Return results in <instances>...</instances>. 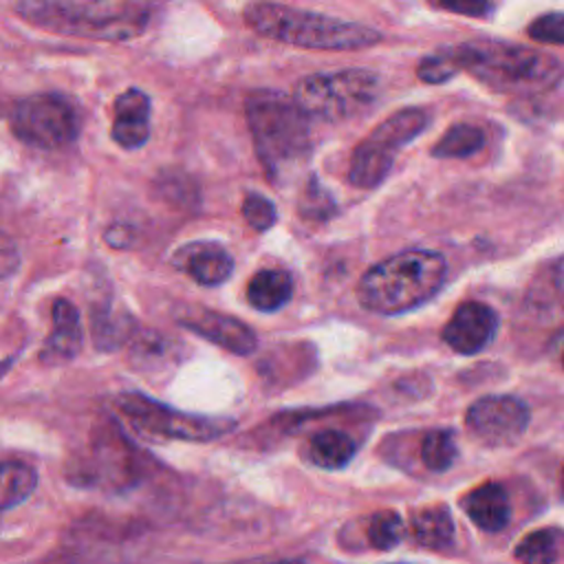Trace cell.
<instances>
[{"instance_id": "18", "label": "cell", "mask_w": 564, "mask_h": 564, "mask_svg": "<svg viewBox=\"0 0 564 564\" xmlns=\"http://www.w3.org/2000/svg\"><path fill=\"white\" fill-rule=\"evenodd\" d=\"M137 333V322L126 308L112 306L108 300L95 304L90 315V335L97 350H119Z\"/></svg>"}, {"instance_id": "24", "label": "cell", "mask_w": 564, "mask_h": 564, "mask_svg": "<svg viewBox=\"0 0 564 564\" xmlns=\"http://www.w3.org/2000/svg\"><path fill=\"white\" fill-rule=\"evenodd\" d=\"M458 456L456 438L449 430H432L421 441V460L432 471H447Z\"/></svg>"}, {"instance_id": "34", "label": "cell", "mask_w": 564, "mask_h": 564, "mask_svg": "<svg viewBox=\"0 0 564 564\" xmlns=\"http://www.w3.org/2000/svg\"><path fill=\"white\" fill-rule=\"evenodd\" d=\"M231 564H304L302 560H273V557H258V560H245V562H231Z\"/></svg>"}, {"instance_id": "17", "label": "cell", "mask_w": 564, "mask_h": 564, "mask_svg": "<svg viewBox=\"0 0 564 564\" xmlns=\"http://www.w3.org/2000/svg\"><path fill=\"white\" fill-rule=\"evenodd\" d=\"M463 511L482 531H502L511 520L507 489L498 482H485L463 498Z\"/></svg>"}, {"instance_id": "26", "label": "cell", "mask_w": 564, "mask_h": 564, "mask_svg": "<svg viewBox=\"0 0 564 564\" xmlns=\"http://www.w3.org/2000/svg\"><path fill=\"white\" fill-rule=\"evenodd\" d=\"M366 535L368 542L379 549V551H390L397 544H401L403 535H405V522L403 518L392 511V509H383L370 516L368 527H366Z\"/></svg>"}, {"instance_id": "19", "label": "cell", "mask_w": 564, "mask_h": 564, "mask_svg": "<svg viewBox=\"0 0 564 564\" xmlns=\"http://www.w3.org/2000/svg\"><path fill=\"white\" fill-rule=\"evenodd\" d=\"M293 295V280L282 269H262L247 284V302L262 311L273 313L282 308Z\"/></svg>"}, {"instance_id": "11", "label": "cell", "mask_w": 564, "mask_h": 564, "mask_svg": "<svg viewBox=\"0 0 564 564\" xmlns=\"http://www.w3.org/2000/svg\"><path fill=\"white\" fill-rule=\"evenodd\" d=\"M178 324L198 337L234 352V355H251L258 346L256 333L240 322L238 317L209 311V308H187L178 313Z\"/></svg>"}, {"instance_id": "4", "label": "cell", "mask_w": 564, "mask_h": 564, "mask_svg": "<svg viewBox=\"0 0 564 564\" xmlns=\"http://www.w3.org/2000/svg\"><path fill=\"white\" fill-rule=\"evenodd\" d=\"M256 154L271 181L311 154L308 117L293 97L280 90H256L245 101Z\"/></svg>"}, {"instance_id": "7", "label": "cell", "mask_w": 564, "mask_h": 564, "mask_svg": "<svg viewBox=\"0 0 564 564\" xmlns=\"http://www.w3.org/2000/svg\"><path fill=\"white\" fill-rule=\"evenodd\" d=\"M427 128V112L403 108L383 119L355 150L348 165V181L355 187L372 189L390 172L394 154Z\"/></svg>"}, {"instance_id": "3", "label": "cell", "mask_w": 564, "mask_h": 564, "mask_svg": "<svg viewBox=\"0 0 564 564\" xmlns=\"http://www.w3.org/2000/svg\"><path fill=\"white\" fill-rule=\"evenodd\" d=\"M245 22L269 40L300 48L352 51L375 46L383 40L381 31L368 24L302 11L278 2H251L245 9Z\"/></svg>"}, {"instance_id": "33", "label": "cell", "mask_w": 564, "mask_h": 564, "mask_svg": "<svg viewBox=\"0 0 564 564\" xmlns=\"http://www.w3.org/2000/svg\"><path fill=\"white\" fill-rule=\"evenodd\" d=\"M134 231L128 225H110L104 234V240L115 249H128L132 245Z\"/></svg>"}, {"instance_id": "27", "label": "cell", "mask_w": 564, "mask_h": 564, "mask_svg": "<svg viewBox=\"0 0 564 564\" xmlns=\"http://www.w3.org/2000/svg\"><path fill=\"white\" fill-rule=\"evenodd\" d=\"M300 214L308 220H326L335 214L333 196L315 178L306 183L300 196Z\"/></svg>"}, {"instance_id": "1", "label": "cell", "mask_w": 564, "mask_h": 564, "mask_svg": "<svg viewBox=\"0 0 564 564\" xmlns=\"http://www.w3.org/2000/svg\"><path fill=\"white\" fill-rule=\"evenodd\" d=\"M445 53L458 70L507 95H538L553 90L564 79L560 59L540 51L500 40H469L447 46Z\"/></svg>"}, {"instance_id": "37", "label": "cell", "mask_w": 564, "mask_h": 564, "mask_svg": "<svg viewBox=\"0 0 564 564\" xmlns=\"http://www.w3.org/2000/svg\"><path fill=\"white\" fill-rule=\"evenodd\" d=\"M93 2H99V0H93Z\"/></svg>"}, {"instance_id": "12", "label": "cell", "mask_w": 564, "mask_h": 564, "mask_svg": "<svg viewBox=\"0 0 564 564\" xmlns=\"http://www.w3.org/2000/svg\"><path fill=\"white\" fill-rule=\"evenodd\" d=\"M498 333V315L482 302L460 304L443 328V341L460 352L476 355L485 350Z\"/></svg>"}, {"instance_id": "35", "label": "cell", "mask_w": 564, "mask_h": 564, "mask_svg": "<svg viewBox=\"0 0 564 564\" xmlns=\"http://www.w3.org/2000/svg\"><path fill=\"white\" fill-rule=\"evenodd\" d=\"M9 368H11V359H2V361H0V379L7 375Z\"/></svg>"}, {"instance_id": "14", "label": "cell", "mask_w": 564, "mask_h": 564, "mask_svg": "<svg viewBox=\"0 0 564 564\" xmlns=\"http://www.w3.org/2000/svg\"><path fill=\"white\" fill-rule=\"evenodd\" d=\"M112 141L123 150L145 145L150 137V97L139 88H128L112 104Z\"/></svg>"}, {"instance_id": "10", "label": "cell", "mask_w": 564, "mask_h": 564, "mask_svg": "<svg viewBox=\"0 0 564 564\" xmlns=\"http://www.w3.org/2000/svg\"><path fill=\"white\" fill-rule=\"evenodd\" d=\"M531 412L527 403L509 394H489L474 401L465 414L469 432L485 445L502 447L516 443L527 425Z\"/></svg>"}, {"instance_id": "30", "label": "cell", "mask_w": 564, "mask_h": 564, "mask_svg": "<svg viewBox=\"0 0 564 564\" xmlns=\"http://www.w3.org/2000/svg\"><path fill=\"white\" fill-rule=\"evenodd\" d=\"M529 37L542 42V44H564V13L553 11L535 18L527 26Z\"/></svg>"}, {"instance_id": "25", "label": "cell", "mask_w": 564, "mask_h": 564, "mask_svg": "<svg viewBox=\"0 0 564 564\" xmlns=\"http://www.w3.org/2000/svg\"><path fill=\"white\" fill-rule=\"evenodd\" d=\"M513 555L522 564H553L557 560V531L538 529L527 533Z\"/></svg>"}, {"instance_id": "20", "label": "cell", "mask_w": 564, "mask_h": 564, "mask_svg": "<svg viewBox=\"0 0 564 564\" xmlns=\"http://www.w3.org/2000/svg\"><path fill=\"white\" fill-rule=\"evenodd\" d=\"M414 540L432 551H445L454 542V520L445 505H430L412 516Z\"/></svg>"}, {"instance_id": "15", "label": "cell", "mask_w": 564, "mask_h": 564, "mask_svg": "<svg viewBox=\"0 0 564 564\" xmlns=\"http://www.w3.org/2000/svg\"><path fill=\"white\" fill-rule=\"evenodd\" d=\"M51 317H53V328H51L48 337L44 339L40 359L44 364H64V361L75 359L84 344L79 311L75 308L73 302L57 297L53 302Z\"/></svg>"}, {"instance_id": "21", "label": "cell", "mask_w": 564, "mask_h": 564, "mask_svg": "<svg viewBox=\"0 0 564 564\" xmlns=\"http://www.w3.org/2000/svg\"><path fill=\"white\" fill-rule=\"evenodd\" d=\"M355 452V441L339 430H319L308 438V460L322 469L346 467Z\"/></svg>"}, {"instance_id": "31", "label": "cell", "mask_w": 564, "mask_h": 564, "mask_svg": "<svg viewBox=\"0 0 564 564\" xmlns=\"http://www.w3.org/2000/svg\"><path fill=\"white\" fill-rule=\"evenodd\" d=\"M434 7L465 15V18H489L494 13V0H430Z\"/></svg>"}, {"instance_id": "28", "label": "cell", "mask_w": 564, "mask_h": 564, "mask_svg": "<svg viewBox=\"0 0 564 564\" xmlns=\"http://www.w3.org/2000/svg\"><path fill=\"white\" fill-rule=\"evenodd\" d=\"M242 216L256 231H267L275 225L278 212L275 205L262 194H247L242 200Z\"/></svg>"}, {"instance_id": "8", "label": "cell", "mask_w": 564, "mask_h": 564, "mask_svg": "<svg viewBox=\"0 0 564 564\" xmlns=\"http://www.w3.org/2000/svg\"><path fill=\"white\" fill-rule=\"evenodd\" d=\"M119 412L145 434L176 438V441H214L229 434L236 427V421L229 416H205L176 410L161 401L150 399L141 392H123L117 397Z\"/></svg>"}, {"instance_id": "16", "label": "cell", "mask_w": 564, "mask_h": 564, "mask_svg": "<svg viewBox=\"0 0 564 564\" xmlns=\"http://www.w3.org/2000/svg\"><path fill=\"white\" fill-rule=\"evenodd\" d=\"M95 476L123 487L126 482H132L137 476V467L132 463L134 458V447L126 441V436L112 427L104 430L99 434V441L95 443Z\"/></svg>"}, {"instance_id": "23", "label": "cell", "mask_w": 564, "mask_h": 564, "mask_svg": "<svg viewBox=\"0 0 564 564\" xmlns=\"http://www.w3.org/2000/svg\"><path fill=\"white\" fill-rule=\"evenodd\" d=\"M485 145V132L471 123L452 126L432 148V154L438 159H467L480 152Z\"/></svg>"}, {"instance_id": "32", "label": "cell", "mask_w": 564, "mask_h": 564, "mask_svg": "<svg viewBox=\"0 0 564 564\" xmlns=\"http://www.w3.org/2000/svg\"><path fill=\"white\" fill-rule=\"evenodd\" d=\"M20 267V253L15 242L0 231V280L11 278Z\"/></svg>"}, {"instance_id": "36", "label": "cell", "mask_w": 564, "mask_h": 564, "mask_svg": "<svg viewBox=\"0 0 564 564\" xmlns=\"http://www.w3.org/2000/svg\"><path fill=\"white\" fill-rule=\"evenodd\" d=\"M562 487H564V469H562Z\"/></svg>"}, {"instance_id": "6", "label": "cell", "mask_w": 564, "mask_h": 564, "mask_svg": "<svg viewBox=\"0 0 564 564\" xmlns=\"http://www.w3.org/2000/svg\"><path fill=\"white\" fill-rule=\"evenodd\" d=\"M379 95V77L366 68L313 73L297 82L293 99L308 119L344 121L361 115Z\"/></svg>"}, {"instance_id": "22", "label": "cell", "mask_w": 564, "mask_h": 564, "mask_svg": "<svg viewBox=\"0 0 564 564\" xmlns=\"http://www.w3.org/2000/svg\"><path fill=\"white\" fill-rule=\"evenodd\" d=\"M37 487V471L20 460L0 463V511L22 505Z\"/></svg>"}, {"instance_id": "13", "label": "cell", "mask_w": 564, "mask_h": 564, "mask_svg": "<svg viewBox=\"0 0 564 564\" xmlns=\"http://www.w3.org/2000/svg\"><path fill=\"white\" fill-rule=\"evenodd\" d=\"M172 264L187 273L194 282L203 286H218L229 280L234 271V258L218 242H187L176 249Z\"/></svg>"}, {"instance_id": "29", "label": "cell", "mask_w": 564, "mask_h": 564, "mask_svg": "<svg viewBox=\"0 0 564 564\" xmlns=\"http://www.w3.org/2000/svg\"><path fill=\"white\" fill-rule=\"evenodd\" d=\"M456 73H458V68L454 66V62L449 59L445 48L438 51V53H430L416 66V75L425 84H443L449 77H454Z\"/></svg>"}, {"instance_id": "5", "label": "cell", "mask_w": 564, "mask_h": 564, "mask_svg": "<svg viewBox=\"0 0 564 564\" xmlns=\"http://www.w3.org/2000/svg\"><path fill=\"white\" fill-rule=\"evenodd\" d=\"M93 2V0H90ZM79 0H18V13L46 31L93 40H130L145 31L150 13L143 7L106 9Z\"/></svg>"}, {"instance_id": "9", "label": "cell", "mask_w": 564, "mask_h": 564, "mask_svg": "<svg viewBox=\"0 0 564 564\" xmlns=\"http://www.w3.org/2000/svg\"><path fill=\"white\" fill-rule=\"evenodd\" d=\"M79 112L57 93H37L20 99L9 115L11 132L26 145L59 150L79 134Z\"/></svg>"}, {"instance_id": "2", "label": "cell", "mask_w": 564, "mask_h": 564, "mask_svg": "<svg viewBox=\"0 0 564 564\" xmlns=\"http://www.w3.org/2000/svg\"><path fill=\"white\" fill-rule=\"evenodd\" d=\"M445 258L430 249H408L370 267L357 297L370 313L401 315L430 302L445 284Z\"/></svg>"}]
</instances>
